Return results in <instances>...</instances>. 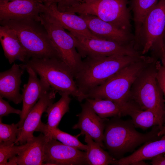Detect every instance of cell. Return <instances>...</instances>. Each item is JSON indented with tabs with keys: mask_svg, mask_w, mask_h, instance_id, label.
<instances>
[{
	"mask_svg": "<svg viewBox=\"0 0 165 165\" xmlns=\"http://www.w3.org/2000/svg\"><path fill=\"white\" fill-rule=\"evenodd\" d=\"M163 42H164V47L165 50V35L164 38Z\"/></svg>",
	"mask_w": 165,
	"mask_h": 165,
	"instance_id": "cell-39",
	"label": "cell"
},
{
	"mask_svg": "<svg viewBox=\"0 0 165 165\" xmlns=\"http://www.w3.org/2000/svg\"><path fill=\"white\" fill-rule=\"evenodd\" d=\"M165 0H160L145 17L139 31L135 37V45L144 55L152 51L153 57L161 59L165 56Z\"/></svg>",
	"mask_w": 165,
	"mask_h": 165,
	"instance_id": "cell-7",
	"label": "cell"
},
{
	"mask_svg": "<svg viewBox=\"0 0 165 165\" xmlns=\"http://www.w3.org/2000/svg\"><path fill=\"white\" fill-rule=\"evenodd\" d=\"M49 136L50 138H53L59 141L63 144L74 147L79 150L86 152L87 146L81 143L78 137L79 134L73 136L63 131L58 127L55 128H49L46 124L41 122L35 130Z\"/></svg>",
	"mask_w": 165,
	"mask_h": 165,
	"instance_id": "cell-24",
	"label": "cell"
},
{
	"mask_svg": "<svg viewBox=\"0 0 165 165\" xmlns=\"http://www.w3.org/2000/svg\"><path fill=\"white\" fill-rule=\"evenodd\" d=\"M39 5L40 11L51 16L69 32L88 38L102 39L96 36L90 31L86 22L79 15L74 13L59 10L57 3L48 6L40 3Z\"/></svg>",
	"mask_w": 165,
	"mask_h": 165,
	"instance_id": "cell-16",
	"label": "cell"
},
{
	"mask_svg": "<svg viewBox=\"0 0 165 165\" xmlns=\"http://www.w3.org/2000/svg\"><path fill=\"white\" fill-rule=\"evenodd\" d=\"M130 116L135 128L145 130L151 127L158 126L160 130L162 129L157 117L150 110H142L139 108L133 112Z\"/></svg>",
	"mask_w": 165,
	"mask_h": 165,
	"instance_id": "cell-26",
	"label": "cell"
},
{
	"mask_svg": "<svg viewBox=\"0 0 165 165\" xmlns=\"http://www.w3.org/2000/svg\"><path fill=\"white\" fill-rule=\"evenodd\" d=\"M20 65L25 70L32 68L59 94L67 93L79 102L87 98L78 88L71 70L59 58H31Z\"/></svg>",
	"mask_w": 165,
	"mask_h": 165,
	"instance_id": "cell-4",
	"label": "cell"
},
{
	"mask_svg": "<svg viewBox=\"0 0 165 165\" xmlns=\"http://www.w3.org/2000/svg\"><path fill=\"white\" fill-rule=\"evenodd\" d=\"M85 135L84 141L87 146L86 152L88 165H113L117 159L105 151L88 134L86 133Z\"/></svg>",
	"mask_w": 165,
	"mask_h": 165,
	"instance_id": "cell-23",
	"label": "cell"
},
{
	"mask_svg": "<svg viewBox=\"0 0 165 165\" xmlns=\"http://www.w3.org/2000/svg\"><path fill=\"white\" fill-rule=\"evenodd\" d=\"M60 94L61 96L60 99L50 105L45 112L47 117L46 124L51 128L58 127L62 118L66 113L69 112V105L72 100L70 95L66 93Z\"/></svg>",
	"mask_w": 165,
	"mask_h": 165,
	"instance_id": "cell-25",
	"label": "cell"
},
{
	"mask_svg": "<svg viewBox=\"0 0 165 165\" xmlns=\"http://www.w3.org/2000/svg\"><path fill=\"white\" fill-rule=\"evenodd\" d=\"M0 118V145H8L16 144L19 133L17 123L10 124L4 123Z\"/></svg>",
	"mask_w": 165,
	"mask_h": 165,
	"instance_id": "cell-28",
	"label": "cell"
},
{
	"mask_svg": "<svg viewBox=\"0 0 165 165\" xmlns=\"http://www.w3.org/2000/svg\"><path fill=\"white\" fill-rule=\"evenodd\" d=\"M18 0H0V2H7L10 1H18ZM43 3V0H41Z\"/></svg>",
	"mask_w": 165,
	"mask_h": 165,
	"instance_id": "cell-38",
	"label": "cell"
},
{
	"mask_svg": "<svg viewBox=\"0 0 165 165\" xmlns=\"http://www.w3.org/2000/svg\"><path fill=\"white\" fill-rule=\"evenodd\" d=\"M58 0H43V3L46 6H49L53 3H57Z\"/></svg>",
	"mask_w": 165,
	"mask_h": 165,
	"instance_id": "cell-35",
	"label": "cell"
},
{
	"mask_svg": "<svg viewBox=\"0 0 165 165\" xmlns=\"http://www.w3.org/2000/svg\"><path fill=\"white\" fill-rule=\"evenodd\" d=\"M157 61L155 60L141 72L131 86L130 96L131 101L141 110L152 111L163 129L165 122V103L157 79Z\"/></svg>",
	"mask_w": 165,
	"mask_h": 165,
	"instance_id": "cell-5",
	"label": "cell"
},
{
	"mask_svg": "<svg viewBox=\"0 0 165 165\" xmlns=\"http://www.w3.org/2000/svg\"><path fill=\"white\" fill-rule=\"evenodd\" d=\"M77 4V0H58L57 3L58 10L64 12Z\"/></svg>",
	"mask_w": 165,
	"mask_h": 165,
	"instance_id": "cell-32",
	"label": "cell"
},
{
	"mask_svg": "<svg viewBox=\"0 0 165 165\" xmlns=\"http://www.w3.org/2000/svg\"><path fill=\"white\" fill-rule=\"evenodd\" d=\"M50 139L41 133L28 141L26 147L17 156V165H44L46 145Z\"/></svg>",
	"mask_w": 165,
	"mask_h": 165,
	"instance_id": "cell-21",
	"label": "cell"
},
{
	"mask_svg": "<svg viewBox=\"0 0 165 165\" xmlns=\"http://www.w3.org/2000/svg\"><path fill=\"white\" fill-rule=\"evenodd\" d=\"M29 75L28 82L24 85L22 91L23 102L20 120L17 123L19 129L31 109L41 97L52 88L44 79L38 78L37 74L31 68H25Z\"/></svg>",
	"mask_w": 165,
	"mask_h": 165,
	"instance_id": "cell-15",
	"label": "cell"
},
{
	"mask_svg": "<svg viewBox=\"0 0 165 165\" xmlns=\"http://www.w3.org/2000/svg\"><path fill=\"white\" fill-rule=\"evenodd\" d=\"M16 34L29 59L60 58L46 29L40 21L27 18L0 21Z\"/></svg>",
	"mask_w": 165,
	"mask_h": 165,
	"instance_id": "cell-6",
	"label": "cell"
},
{
	"mask_svg": "<svg viewBox=\"0 0 165 165\" xmlns=\"http://www.w3.org/2000/svg\"><path fill=\"white\" fill-rule=\"evenodd\" d=\"M151 163L153 165H165V154L157 155L152 159Z\"/></svg>",
	"mask_w": 165,
	"mask_h": 165,
	"instance_id": "cell-33",
	"label": "cell"
},
{
	"mask_svg": "<svg viewBox=\"0 0 165 165\" xmlns=\"http://www.w3.org/2000/svg\"><path fill=\"white\" fill-rule=\"evenodd\" d=\"M128 0H97L78 4L66 12L95 16L125 31L131 32V15Z\"/></svg>",
	"mask_w": 165,
	"mask_h": 165,
	"instance_id": "cell-8",
	"label": "cell"
},
{
	"mask_svg": "<svg viewBox=\"0 0 165 165\" xmlns=\"http://www.w3.org/2000/svg\"><path fill=\"white\" fill-rule=\"evenodd\" d=\"M120 118L113 117L107 121L103 139L105 147L117 160L142 144L161 138L158 135L160 130L158 126L152 127L148 133H142L136 130L131 120H124Z\"/></svg>",
	"mask_w": 165,
	"mask_h": 165,
	"instance_id": "cell-1",
	"label": "cell"
},
{
	"mask_svg": "<svg viewBox=\"0 0 165 165\" xmlns=\"http://www.w3.org/2000/svg\"><path fill=\"white\" fill-rule=\"evenodd\" d=\"M78 14L85 20L90 31L96 36L101 39L135 47L134 35L132 33L121 29L95 16L87 14Z\"/></svg>",
	"mask_w": 165,
	"mask_h": 165,
	"instance_id": "cell-12",
	"label": "cell"
},
{
	"mask_svg": "<svg viewBox=\"0 0 165 165\" xmlns=\"http://www.w3.org/2000/svg\"><path fill=\"white\" fill-rule=\"evenodd\" d=\"M44 165H88L86 152L50 138L46 145Z\"/></svg>",
	"mask_w": 165,
	"mask_h": 165,
	"instance_id": "cell-11",
	"label": "cell"
},
{
	"mask_svg": "<svg viewBox=\"0 0 165 165\" xmlns=\"http://www.w3.org/2000/svg\"><path fill=\"white\" fill-rule=\"evenodd\" d=\"M158 0H131L130 8L133 15L135 29H139L149 12L156 4Z\"/></svg>",
	"mask_w": 165,
	"mask_h": 165,
	"instance_id": "cell-27",
	"label": "cell"
},
{
	"mask_svg": "<svg viewBox=\"0 0 165 165\" xmlns=\"http://www.w3.org/2000/svg\"><path fill=\"white\" fill-rule=\"evenodd\" d=\"M142 55H116L86 57L74 77L75 83L80 91L87 97L90 90L103 84L120 69L138 60Z\"/></svg>",
	"mask_w": 165,
	"mask_h": 165,
	"instance_id": "cell-2",
	"label": "cell"
},
{
	"mask_svg": "<svg viewBox=\"0 0 165 165\" xmlns=\"http://www.w3.org/2000/svg\"><path fill=\"white\" fill-rule=\"evenodd\" d=\"M0 41L4 55L10 64L17 60L25 63L29 59L16 34L7 26H0Z\"/></svg>",
	"mask_w": 165,
	"mask_h": 165,
	"instance_id": "cell-20",
	"label": "cell"
},
{
	"mask_svg": "<svg viewBox=\"0 0 165 165\" xmlns=\"http://www.w3.org/2000/svg\"><path fill=\"white\" fill-rule=\"evenodd\" d=\"M147 163H145L143 161H140L134 163L132 165H147Z\"/></svg>",
	"mask_w": 165,
	"mask_h": 165,
	"instance_id": "cell-37",
	"label": "cell"
},
{
	"mask_svg": "<svg viewBox=\"0 0 165 165\" xmlns=\"http://www.w3.org/2000/svg\"><path fill=\"white\" fill-rule=\"evenodd\" d=\"M86 100L96 113L102 118L130 116L134 111L140 108L132 101L122 104L107 99L87 98Z\"/></svg>",
	"mask_w": 165,
	"mask_h": 165,
	"instance_id": "cell-19",
	"label": "cell"
},
{
	"mask_svg": "<svg viewBox=\"0 0 165 165\" xmlns=\"http://www.w3.org/2000/svg\"><path fill=\"white\" fill-rule=\"evenodd\" d=\"M81 112L76 115L79 118L78 121L72 127V129H80V135L88 134L94 141L104 148V134L108 119L100 117L86 101L85 103L81 104Z\"/></svg>",
	"mask_w": 165,
	"mask_h": 165,
	"instance_id": "cell-14",
	"label": "cell"
},
{
	"mask_svg": "<svg viewBox=\"0 0 165 165\" xmlns=\"http://www.w3.org/2000/svg\"><path fill=\"white\" fill-rule=\"evenodd\" d=\"M17 156L11 158L9 160V161H8L6 163V165H17Z\"/></svg>",
	"mask_w": 165,
	"mask_h": 165,
	"instance_id": "cell-34",
	"label": "cell"
},
{
	"mask_svg": "<svg viewBox=\"0 0 165 165\" xmlns=\"http://www.w3.org/2000/svg\"><path fill=\"white\" fill-rule=\"evenodd\" d=\"M57 93L52 88L39 99L28 115L22 126L19 129L16 144H24L34 136V132L42 122V114L48 107L53 103Z\"/></svg>",
	"mask_w": 165,
	"mask_h": 165,
	"instance_id": "cell-13",
	"label": "cell"
},
{
	"mask_svg": "<svg viewBox=\"0 0 165 165\" xmlns=\"http://www.w3.org/2000/svg\"><path fill=\"white\" fill-rule=\"evenodd\" d=\"M22 113V110L15 109L12 107L9 102L3 100L0 97V118L8 116L11 113H15L20 116Z\"/></svg>",
	"mask_w": 165,
	"mask_h": 165,
	"instance_id": "cell-31",
	"label": "cell"
},
{
	"mask_svg": "<svg viewBox=\"0 0 165 165\" xmlns=\"http://www.w3.org/2000/svg\"><path fill=\"white\" fill-rule=\"evenodd\" d=\"M25 70L14 63L9 70L0 73V97L16 104L22 101L20 93L21 77Z\"/></svg>",
	"mask_w": 165,
	"mask_h": 165,
	"instance_id": "cell-18",
	"label": "cell"
},
{
	"mask_svg": "<svg viewBox=\"0 0 165 165\" xmlns=\"http://www.w3.org/2000/svg\"><path fill=\"white\" fill-rule=\"evenodd\" d=\"M156 59L143 55L90 90L87 98L107 99L122 104L131 101L130 93L133 84L143 69Z\"/></svg>",
	"mask_w": 165,
	"mask_h": 165,
	"instance_id": "cell-3",
	"label": "cell"
},
{
	"mask_svg": "<svg viewBox=\"0 0 165 165\" xmlns=\"http://www.w3.org/2000/svg\"><path fill=\"white\" fill-rule=\"evenodd\" d=\"M40 21L47 31L60 59L71 70L74 78L81 68L82 57L76 48L75 40L54 19L40 11Z\"/></svg>",
	"mask_w": 165,
	"mask_h": 165,
	"instance_id": "cell-9",
	"label": "cell"
},
{
	"mask_svg": "<svg viewBox=\"0 0 165 165\" xmlns=\"http://www.w3.org/2000/svg\"><path fill=\"white\" fill-rule=\"evenodd\" d=\"M157 79L163 92L165 103V59L162 60L161 62L158 60L157 61ZM158 135L160 137L165 135V122L162 130L158 133Z\"/></svg>",
	"mask_w": 165,
	"mask_h": 165,
	"instance_id": "cell-30",
	"label": "cell"
},
{
	"mask_svg": "<svg viewBox=\"0 0 165 165\" xmlns=\"http://www.w3.org/2000/svg\"><path fill=\"white\" fill-rule=\"evenodd\" d=\"M15 144L0 145V165H6L8 160L17 156L25 149L27 143L20 146Z\"/></svg>",
	"mask_w": 165,
	"mask_h": 165,
	"instance_id": "cell-29",
	"label": "cell"
},
{
	"mask_svg": "<svg viewBox=\"0 0 165 165\" xmlns=\"http://www.w3.org/2000/svg\"><path fill=\"white\" fill-rule=\"evenodd\" d=\"M165 153V135L157 140L146 142L131 155L116 160L114 165H129L140 161L151 160Z\"/></svg>",
	"mask_w": 165,
	"mask_h": 165,
	"instance_id": "cell-22",
	"label": "cell"
},
{
	"mask_svg": "<svg viewBox=\"0 0 165 165\" xmlns=\"http://www.w3.org/2000/svg\"><path fill=\"white\" fill-rule=\"evenodd\" d=\"M96 0H77V4L81 3H90L95 1Z\"/></svg>",
	"mask_w": 165,
	"mask_h": 165,
	"instance_id": "cell-36",
	"label": "cell"
},
{
	"mask_svg": "<svg viewBox=\"0 0 165 165\" xmlns=\"http://www.w3.org/2000/svg\"><path fill=\"white\" fill-rule=\"evenodd\" d=\"M69 33L74 38L76 49L82 58L116 55L136 56L142 55L132 46L122 45L105 39L88 38Z\"/></svg>",
	"mask_w": 165,
	"mask_h": 165,
	"instance_id": "cell-10",
	"label": "cell"
},
{
	"mask_svg": "<svg viewBox=\"0 0 165 165\" xmlns=\"http://www.w3.org/2000/svg\"><path fill=\"white\" fill-rule=\"evenodd\" d=\"M41 0L0 2V21L30 18L40 21Z\"/></svg>",
	"mask_w": 165,
	"mask_h": 165,
	"instance_id": "cell-17",
	"label": "cell"
}]
</instances>
